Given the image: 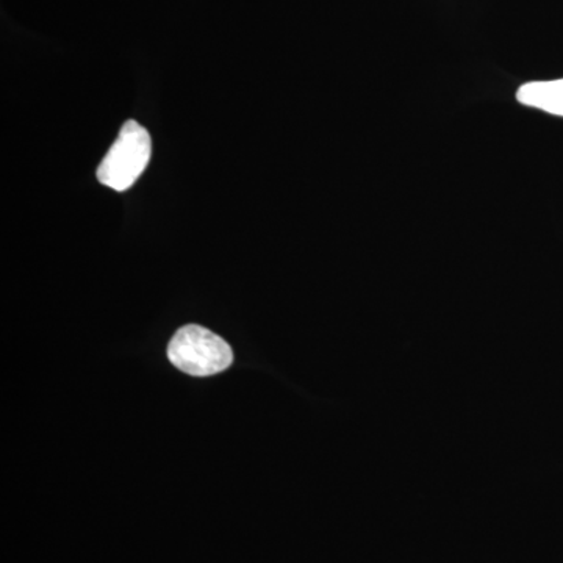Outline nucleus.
Here are the masks:
<instances>
[{
	"label": "nucleus",
	"mask_w": 563,
	"mask_h": 563,
	"mask_svg": "<svg viewBox=\"0 0 563 563\" xmlns=\"http://www.w3.org/2000/svg\"><path fill=\"white\" fill-rule=\"evenodd\" d=\"M151 154L150 132L139 122L128 121L99 165L98 180L114 191L129 190L150 165Z\"/></svg>",
	"instance_id": "f03ea898"
},
{
	"label": "nucleus",
	"mask_w": 563,
	"mask_h": 563,
	"mask_svg": "<svg viewBox=\"0 0 563 563\" xmlns=\"http://www.w3.org/2000/svg\"><path fill=\"white\" fill-rule=\"evenodd\" d=\"M168 358L181 373L207 377L225 372L233 363V352L217 333L202 325L188 324L174 333L168 344Z\"/></svg>",
	"instance_id": "f257e3e1"
},
{
	"label": "nucleus",
	"mask_w": 563,
	"mask_h": 563,
	"mask_svg": "<svg viewBox=\"0 0 563 563\" xmlns=\"http://www.w3.org/2000/svg\"><path fill=\"white\" fill-rule=\"evenodd\" d=\"M517 101L526 107L563 117V79L529 81L517 91Z\"/></svg>",
	"instance_id": "7ed1b4c3"
}]
</instances>
